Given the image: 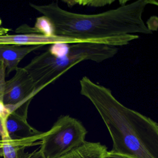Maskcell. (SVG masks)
Wrapping results in <instances>:
<instances>
[{
    "label": "cell",
    "instance_id": "cell-12",
    "mask_svg": "<svg viewBox=\"0 0 158 158\" xmlns=\"http://www.w3.org/2000/svg\"><path fill=\"white\" fill-rule=\"evenodd\" d=\"M6 72L7 68L5 64L2 61L0 60V101L1 102L6 85Z\"/></svg>",
    "mask_w": 158,
    "mask_h": 158
},
{
    "label": "cell",
    "instance_id": "cell-15",
    "mask_svg": "<svg viewBox=\"0 0 158 158\" xmlns=\"http://www.w3.org/2000/svg\"><path fill=\"white\" fill-rule=\"evenodd\" d=\"M103 158H133L127 155L115 153L112 151H108Z\"/></svg>",
    "mask_w": 158,
    "mask_h": 158
},
{
    "label": "cell",
    "instance_id": "cell-4",
    "mask_svg": "<svg viewBox=\"0 0 158 158\" xmlns=\"http://www.w3.org/2000/svg\"><path fill=\"white\" fill-rule=\"evenodd\" d=\"M75 64V58L72 54L59 57L48 50L33 58L23 68L40 91L54 83Z\"/></svg>",
    "mask_w": 158,
    "mask_h": 158
},
{
    "label": "cell",
    "instance_id": "cell-1",
    "mask_svg": "<svg viewBox=\"0 0 158 158\" xmlns=\"http://www.w3.org/2000/svg\"><path fill=\"white\" fill-rule=\"evenodd\" d=\"M148 5L158 6L154 0H138L115 9L96 14H83L65 10L58 2L30 6L53 26L54 35L82 42L110 46H125L139 38L137 34L151 35L143 19Z\"/></svg>",
    "mask_w": 158,
    "mask_h": 158
},
{
    "label": "cell",
    "instance_id": "cell-9",
    "mask_svg": "<svg viewBox=\"0 0 158 158\" xmlns=\"http://www.w3.org/2000/svg\"><path fill=\"white\" fill-rule=\"evenodd\" d=\"M108 148L100 142L85 141L80 147L59 158H103Z\"/></svg>",
    "mask_w": 158,
    "mask_h": 158
},
{
    "label": "cell",
    "instance_id": "cell-7",
    "mask_svg": "<svg viewBox=\"0 0 158 158\" xmlns=\"http://www.w3.org/2000/svg\"><path fill=\"white\" fill-rule=\"evenodd\" d=\"M5 128L8 138L12 141H21L29 139L41 140L45 132L32 127L27 121L17 114L9 113L5 118Z\"/></svg>",
    "mask_w": 158,
    "mask_h": 158
},
{
    "label": "cell",
    "instance_id": "cell-2",
    "mask_svg": "<svg viewBox=\"0 0 158 158\" xmlns=\"http://www.w3.org/2000/svg\"><path fill=\"white\" fill-rule=\"evenodd\" d=\"M80 94L88 99L107 127L111 151L133 158H158V124L119 102L110 89L87 77L79 81Z\"/></svg>",
    "mask_w": 158,
    "mask_h": 158
},
{
    "label": "cell",
    "instance_id": "cell-13",
    "mask_svg": "<svg viewBox=\"0 0 158 158\" xmlns=\"http://www.w3.org/2000/svg\"><path fill=\"white\" fill-rule=\"evenodd\" d=\"M148 29L153 33L157 31L158 27V18L156 16H152L148 20L146 23Z\"/></svg>",
    "mask_w": 158,
    "mask_h": 158
},
{
    "label": "cell",
    "instance_id": "cell-18",
    "mask_svg": "<svg viewBox=\"0 0 158 158\" xmlns=\"http://www.w3.org/2000/svg\"><path fill=\"white\" fill-rule=\"evenodd\" d=\"M4 143V141H3V140H1V141H0V148H2Z\"/></svg>",
    "mask_w": 158,
    "mask_h": 158
},
{
    "label": "cell",
    "instance_id": "cell-5",
    "mask_svg": "<svg viewBox=\"0 0 158 158\" xmlns=\"http://www.w3.org/2000/svg\"><path fill=\"white\" fill-rule=\"evenodd\" d=\"M39 92L27 72L19 67L14 76L6 81L2 102L9 113L27 118L30 102Z\"/></svg>",
    "mask_w": 158,
    "mask_h": 158
},
{
    "label": "cell",
    "instance_id": "cell-10",
    "mask_svg": "<svg viewBox=\"0 0 158 158\" xmlns=\"http://www.w3.org/2000/svg\"><path fill=\"white\" fill-rule=\"evenodd\" d=\"M4 141L2 148H0V156L3 158H25L27 153L25 149L35 145L36 139H29L21 141H12L9 138Z\"/></svg>",
    "mask_w": 158,
    "mask_h": 158
},
{
    "label": "cell",
    "instance_id": "cell-17",
    "mask_svg": "<svg viewBox=\"0 0 158 158\" xmlns=\"http://www.w3.org/2000/svg\"><path fill=\"white\" fill-rule=\"evenodd\" d=\"M9 114L8 110L3 105L2 102L0 101V116L6 117Z\"/></svg>",
    "mask_w": 158,
    "mask_h": 158
},
{
    "label": "cell",
    "instance_id": "cell-11",
    "mask_svg": "<svg viewBox=\"0 0 158 158\" xmlns=\"http://www.w3.org/2000/svg\"><path fill=\"white\" fill-rule=\"evenodd\" d=\"M114 1H64L63 2H65L68 4V6L74 5L75 4H79V5H87L94 7H100L105 5H110Z\"/></svg>",
    "mask_w": 158,
    "mask_h": 158
},
{
    "label": "cell",
    "instance_id": "cell-3",
    "mask_svg": "<svg viewBox=\"0 0 158 158\" xmlns=\"http://www.w3.org/2000/svg\"><path fill=\"white\" fill-rule=\"evenodd\" d=\"M88 132L79 120L61 115L41 139L40 148L44 158H59L83 145Z\"/></svg>",
    "mask_w": 158,
    "mask_h": 158
},
{
    "label": "cell",
    "instance_id": "cell-6",
    "mask_svg": "<svg viewBox=\"0 0 158 158\" xmlns=\"http://www.w3.org/2000/svg\"><path fill=\"white\" fill-rule=\"evenodd\" d=\"M84 42L79 40L55 35H47L38 33L0 35V44L16 46H42L58 43L68 44Z\"/></svg>",
    "mask_w": 158,
    "mask_h": 158
},
{
    "label": "cell",
    "instance_id": "cell-16",
    "mask_svg": "<svg viewBox=\"0 0 158 158\" xmlns=\"http://www.w3.org/2000/svg\"><path fill=\"white\" fill-rule=\"evenodd\" d=\"M25 158H44L41 153L40 148H39L35 151L27 153Z\"/></svg>",
    "mask_w": 158,
    "mask_h": 158
},
{
    "label": "cell",
    "instance_id": "cell-8",
    "mask_svg": "<svg viewBox=\"0 0 158 158\" xmlns=\"http://www.w3.org/2000/svg\"><path fill=\"white\" fill-rule=\"evenodd\" d=\"M42 46H21L0 44V60L7 68V74L15 71L21 61L29 53L40 49Z\"/></svg>",
    "mask_w": 158,
    "mask_h": 158
},
{
    "label": "cell",
    "instance_id": "cell-14",
    "mask_svg": "<svg viewBox=\"0 0 158 158\" xmlns=\"http://www.w3.org/2000/svg\"><path fill=\"white\" fill-rule=\"evenodd\" d=\"M5 118L0 116V141H3L8 138L5 128Z\"/></svg>",
    "mask_w": 158,
    "mask_h": 158
}]
</instances>
